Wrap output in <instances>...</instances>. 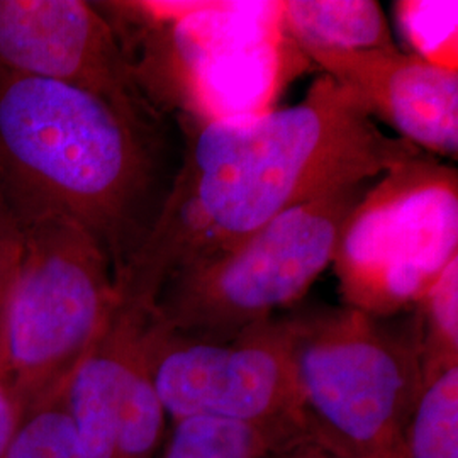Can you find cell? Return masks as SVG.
I'll return each instance as SVG.
<instances>
[{
  "label": "cell",
  "instance_id": "5b68a950",
  "mask_svg": "<svg viewBox=\"0 0 458 458\" xmlns=\"http://www.w3.org/2000/svg\"><path fill=\"white\" fill-rule=\"evenodd\" d=\"M22 225V248L2 312L7 369L30 411L66 380L119 301L106 250L77 223L45 216Z\"/></svg>",
  "mask_w": 458,
  "mask_h": 458
},
{
  "label": "cell",
  "instance_id": "d6986e66",
  "mask_svg": "<svg viewBox=\"0 0 458 458\" xmlns=\"http://www.w3.org/2000/svg\"><path fill=\"white\" fill-rule=\"evenodd\" d=\"M272 458H344L338 457L331 452L325 450L323 446H319L318 443L312 442L308 437L301 438L297 442L285 446L284 450L277 452Z\"/></svg>",
  "mask_w": 458,
  "mask_h": 458
},
{
  "label": "cell",
  "instance_id": "4fadbf2b",
  "mask_svg": "<svg viewBox=\"0 0 458 458\" xmlns=\"http://www.w3.org/2000/svg\"><path fill=\"white\" fill-rule=\"evenodd\" d=\"M289 445L257 426L189 416L172 423L157 458H272Z\"/></svg>",
  "mask_w": 458,
  "mask_h": 458
},
{
  "label": "cell",
  "instance_id": "277c9868",
  "mask_svg": "<svg viewBox=\"0 0 458 458\" xmlns=\"http://www.w3.org/2000/svg\"><path fill=\"white\" fill-rule=\"evenodd\" d=\"M372 182L297 206L228 251L174 274L160 289V327L225 340L297 302L333 263L348 216Z\"/></svg>",
  "mask_w": 458,
  "mask_h": 458
},
{
  "label": "cell",
  "instance_id": "ac0fdd59",
  "mask_svg": "<svg viewBox=\"0 0 458 458\" xmlns=\"http://www.w3.org/2000/svg\"><path fill=\"white\" fill-rule=\"evenodd\" d=\"M28 416L7 369L4 325L0 316V458H5Z\"/></svg>",
  "mask_w": 458,
  "mask_h": 458
},
{
  "label": "cell",
  "instance_id": "9c48e42d",
  "mask_svg": "<svg viewBox=\"0 0 458 458\" xmlns=\"http://www.w3.org/2000/svg\"><path fill=\"white\" fill-rule=\"evenodd\" d=\"M336 82L355 92L370 115L389 123L404 141L435 155L457 157L458 73L399 49L297 47Z\"/></svg>",
  "mask_w": 458,
  "mask_h": 458
},
{
  "label": "cell",
  "instance_id": "2e32d148",
  "mask_svg": "<svg viewBox=\"0 0 458 458\" xmlns=\"http://www.w3.org/2000/svg\"><path fill=\"white\" fill-rule=\"evenodd\" d=\"M62 393L28 412L5 458H87L68 421Z\"/></svg>",
  "mask_w": 458,
  "mask_h": 458
},
{
  "label": "cell",
  "instance_id": "6da1fadb",
  "mask_svg": "<svg viewBox=\"0 0 458 458\" xmlns=\"http://www.w3.org/2000/svg\"><path fill=\"white\" fill-rule=\"evenodd\" d=\"M420 155L380 131L359 96L327 73L285 109L189 119L181 168L117 293L155 304L174 274L228 251L280 214Z\"/></svg>",
  "mask_w": 458,
  "mask_h": 458
},
{
  "label": "cell",
  "instance_id": "5bb4252c",
  "mask_svg": "<svg viewBox=\"0 0 458 458\" xmlns=\"http://www.w3.org/2000/svg\"><path fill=\"white\" fill-rule=\"evenodd\" d=\"M457 2H397L399 24L416 56L457 70Z\"/></svg>",
  "mask_w": 458,
  "mask_h": 458
},
{
  "label": "cell",
  "instance_id": "3957f363",
  "mask_svg": "<svg viewBox=\"0 0 458 458\" xmlns=\"http://www.w3.org/2000/svg\"><path fill=\"white\" fill-rule=\"evenodd\" d=\"M306 437L344 458H403L425 378L423 327L346 306L287 316Z\"/></svg>",
  "mask_w": 458,
  "mask_h": 458
},
{
  "label": "cell",
  "instance_id": "7c38bea8",
  "mask_svg": "<svg viewBox=\"0 0 458 458\" xmlns=\"http://www.w3.org/2000/svg\"><path fill=\"white\" fill-rule=\"evenodd\" d=\"M403 458H458V361L425 365L403 433Z\"/></svg>",
  "mask_w": 458,
  "mask_h": 458
},
{
  "label": "cell",
  "instance_id": "7a4b0ae2",
  "mask_svg": "<svg viewBox=\"0 0 458 458\" xmlns=\"http://www.w3.org/2000/svg\"><path fill=\"white\" fill-rule=\"evenodd\" d=\"M148 131L98 94L0 70V191L21 221L58 216L89 231L115 280L158 216Z\"/></svg>",
  "mask_w": 458,
  "mask_h": 458
},
{
  "label": "cell",
  "instance_id": "8fae6325",
  "mask_svg": "<svg viewBox=\"0 0 458 458\" xmlns=\"http://www.w3.org/2000/svg\"><path fill=\"white\" fill-rule=\"evenodd\" d=\"M282 28L295 47L344 51L394 48L386 14L374 0L282 2Z\"/></svg>",
  "mask_w": 458,
  "mask_h": 458
},
{
  "label": "cell",
  "instance_id": "9a60e30c",
  "mask_svg": "<svg viewBox=\"0 0 458 458\" xmlns=\"http://www.w3.org/2000/svg\"><path fill=\"white\" fill-rule=\"evenodd\" d=\"M423 361H458V257L420 299Z\"/></svg>",
  "mask_w": 458,
  "mask_h": 458
},
{
  "label": "cell",
  "instance_id": "30bf717a",
  "mask_svg": "<svg viewBox=\"0 0 458 458\" xmlns=\"http://www.w3.org/2000/svg\"><path fill=\"white\" fill-rule=\"evenodd\" d=\"M155 306L119 297L109 323L66 380L62 403L87 458H119L123 393L149 361Z\"/></svg>",
  "mask_w": 458,
  "mask_h": 458
},
{
  "label": "cell",
  "instance_id": "8992f818",
  "mask_svg": "<svg viewBox=\"0 0 458 458\" xmlns=\"http://www.w3.org/2000/svg\"><path fill=\"white\" fill-rule=\"evenodd\" d=\"M457 250V174L420 155L361 197L333 263L348 304L384 316L420 302Z\"/></svg>",
  "mask_w": 458,
  "mask_h": 458
},
{
  "label": "cell",
  "instance_id": "52a82bcc",
  "mask_svg": "<svg viewBox=\"0 0 458 458\" xmlns=\"http://www.w3.org/2000/svg\"><path fill=\"white\" fill-rule=\"evenodd\" d=\"M153 384L168 421L213 416L257 426L285 443L306 438L287 318L225 338L149 327Z\"/></svg>",
  "mask_w": 458,
  "mask_h": 458
},
{
  "label": "cell",
  "instance_id": "ba28073f",
  "mask_svg": "<svg viewBox=\"0 0 458 458\" xmlns=\"http://www.w3.org/2000/svg\"><path fill=\"white\" fill-rule=\"evenodd\" d=\"M0 70L68 83L149 119L111 22L81 0H0Z\"/></svg>",
  "mask_w": 458,
  "mask_h": 458
},
{
  "label": "cell",
  "instance_id": "e0dca14e",
  "mask_svg": "<svg viewBox=\"0 0 458 458\" xmlns=\"http://www.w3.org/2000/svg\"><path fill=\"white\" fill-rule=\"evenodd\" d=\"M22 248V225L13 209L11 202L0 191V316L5 308V301L13 278L16 274L17 262Z\"/></svg>",
  "mask_w": 458,
  "mask_h": 458
}]
</instances>
